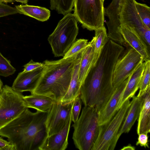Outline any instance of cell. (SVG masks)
I'll list each match as a JSON object with an SVG mask.
<instances>
[{"label":"cell","instance_id":"6da1fadb","mask_svg":"<svg viewBox=\"0 0 150 150\" xmlns=\"http://www.w3.org/2000/svg\"><path fill=\"white\" fill-rule=\"evenodd\" d=\"M124 50L109 39L81 86L80 97L84 106L94 107L98 112L105 106L115 89L112 84L114 69Z\"/></svg>","mask_w":150,"mask_h":150},{"label":"cell","instance_id":"7a4b0ae2","mask_svg":"<svg viewBox=\"0 0 150 150\" xmlns=\"http://www.w3.org/2000/svg\"><path fill=\"white\" fill-rule=\"evenodd\" d=\"M79 52L66 59L44 61L42 75L31 94L45 96L61 102L68 89Z\"/></svg>","mask_w":150,"mask_h":150},{"label":"cell","instance_id":"3957f363","mask_svg":"<svg viewBox=\"0 0 150 150\" xmlns=\"http://www.w3.org/2000/svg\"><path fill=\"white\" fill-rule=\"evenodd\" d=\"M135 0H112L106 8L104 14L109 20L106 23L108 28L109 38L124 45L125 42L120 31L121 25L134 28L136 30L150 48V29L144 23L137 11Z\"/></svg>","mask_w":150,"mask_h":150},{"label":"cell","instance_id":"277c9868","mask_svg":"<svg viewBox=\"0 0 150 150\" xmlns=\"http://www.w3.org/2000/svg\"><path fill=\"white\" fill-rule=\"evenodd\" d=\"M47 112H31L27 108L0 129V136L7 138L15 150H30L33 138L45 128Z\"/></svg>","mask_w":150,"mask_h":150},{"label":"cell","instance_id":"5b68a950","mask_svg":"<svg viewBox=\"0 0 150 150\" xmlns=\"http://www.w3.org/2000/svg\"><path fill=\"white\" fill-rule=\"evenodd\" d=\"M72 126V139L80 150H91L97 138L100 125L98 112L94 107L84 106L80 117Z\"/></svg>","mask_w":150,"mask_h":150},{"label":"cell","instance_id":"8992f818","mask_svg":"<svg viewBox=\"0 0 150 150\" xmlns=\"http://www.w3.org/2000/svg\"><path fill=\"white\" fill-rule=\"evenodd\" d=\"M77 21L71 12L64 15L48 40L55 57H64L76 40L79 33Z\"/></svg>","mask_w":150,"mask_h":150},{"label":"cell","instance_id":"52a82bcc","mask_svg":"<svg viewBox=\"0 0 150 150\" xmlns=\"http://www.w3.org/2000/svg\"><path fill=\"white\" fill-rule=\"evenodd\" d=\"M127 100L106 124L100 125L97 139L91 150H114L120 137L118 132L130 105Z\"/></svg>","mask_w":150,"mask_h":150},{"label":"cell","instance_id":"ba28073f","mask_svg":"<svg viewBox=\"0 0 150 150\" xmlns=\"http://www.w3.org/2000/svg\"><path fill=\"white\" fill-rule=\"evenodd\" d=\"M103 0H74V14L83 28L90 31L104 26Z\"/></svg>","mask_w":150,"mask_h":150},{"label":"cell","instance_id":"9c48e42d","mask_svg":"<svg viewBox=\"0 0 150 150\" xmlns=\"http://www.w3.org/2000/svg\"><path fill=\"white\" fill-rule=\"evenodd\" d=\"M21 93L7 85L3 86L0 96V129L27 108Z\"/></svg>","mask_w":150,"mask_h":150},{"label":"cell","instance_id":"30bf717a","mask_svg":"<svg viewBox=\"0 0 150 150\" xmlns=\"http://www.w3.org/2000/svg\"><path fill=\"white\" fill-rule=\"evenodd\" d=\"M140 54L131 47L124 51L118 58L113 73L112 84L115 88L130 76L144 62Z\"/></svg>","mask_w":150,"mask_h":150},{"label":"cell","instance_id":"8fae6325","mask_svg":"<svg viewBox=\"0 0 150 150\" xmlns=\"http://www.w3.org/2000/svg\"><path fill=\"white\" fill-rule=\"evenodd\" d=\"M73 102L64 104L55 102L53 103L45 122L46 137L58 132L65 127L71 115Z\"/></svg>","mask_w":150,"mask_h":150},{"label":"cell","instance_id":"7c38bea8","mask_svg":"<svg viewBox=\"0 0 150 150\" xmlns=\"http://www.w3.org/2000/svg\"><path fill=\"white\" fill-rule=\"evenodd\" d=\"M120 31L128 47H131L142 56L144 62L150 60V49L134 27L121 25Z\"/></svg>","mask_w":150,"mask_h":150},{"label":"cell","instance_id":"4fadbf2b","mask_svg":"<svg viewBox=\"0 0 150 150\" xmlns=\"http://www.w3.org/2000/svg\"><path fill=\"white\" fill-rule=\"evenodd\" d=\"M130 76L115 88L105 106L98 112L99 125H105L108 122L116 112L118 103Z\"/></svg>","mask_w":150,"mask_h":150},{"label":"cell","instance_id":"5bb4252c","mask_svg":"<svg viewBox=\"0 0 150 150\" xmlns=\"http://www.w3.org/2000/svg\"><path fill=\"white\" fill-rule=\"evenodd\" d=\"M43 69V66L31 71L20 72L14 80L12 88L18 92L29 91L31 93L38 84Z\"/></svg>","mask_w":150,"mask_h":150},{"label":"cell","instance_id":"9a60e30c","mask_svg":"<svg viewBox=\"0 0 150 150\" xmlns=\"http://www.w3.org/2000/svg\"><path fill=\"white\" fill-rule=\"evenodd\" d=\"M71 115L66 125L61 130L46 137L38 150H64L68 144V138L72 122Z\"/></svg>","mask_w":150,"mask_h":150},{"label":"cell","instance_id":"2e32d148","mask_svg":"<svg viewBox=\"0 0 150 150\" xmlns=\"http://www.w3.org/2000/svg\"><path fill=\"white\" fill-rule=\"evenodd\" d=\"M142 105L138 117L137 133L138 135L150 132V86L140 97Z\"/></svg>","mask_w":150,"mask_h":150},{"label":"cell","instance_id":"e0dca14e","mask_svg":"<svg viewBox=\"0 0 150 150\" xmlns=\"http://www.w3.org/2000/svg\"><path fill=\"white\" fill-rule=\"evenodd\" d=\"M145 62L141 64L130 76L121 98L118 103L117 110L127 99L133 97L139 88L140 83L145 67Z\"/></svg>","mask_w":150,"mask_h":150},{"label":"cell","instance_id":"ac0fdd59","mask_svg":"<svg viewBox=\"0 0 150 150\" xmlns=\"http://www.w3.org/2000/svg\"><path fill=\"white\" fill-rule=\"evenodd\" d=\"M83 50L78 55L68 89L61 102L63 104L71 103L80 96L81 84L79 80V73L82 53Z\"/></svg>","mask_w":150,"mask_h":150},{"label":"cell","instance_id":"d6986e66","mask_svg":"<svg viewBox=\"0 0 150 150\" xmlns=\"http://www.w3.org/2000/svg\"><path fill=\"white\" fill-rule=\"evenodd\" d=\"M94 40L93 37L82 53L79 73V80L81 85L90 69L96 63L94 58Z\"/></svg>","mask_w":150,"mask_h":150},{"label":"cell","instance_id":"ffe728a7","mask_svg":"<svg viewBox=\"0 0 150 150\" xmlns=\"http://www.w3.org/2000/svg\"><path fill=\"white\" fill-rule=\"evenodd\" d=\"M132 98L129 108L118 132L120 137L123 133L129 131L139 116L142 100L140 97L137 96H134Z\"/></svg>","mask_w":150,"mask_h":150},{"label":"cell","instance_id":"44dd1931","mask_svg":"<svg viewBox=\"0 0 150 150\" xmlns=\"http://www.w3.org/2000/svg\"><path fill=\"white\" fill-rule=\"evenodd\" d=\"M23 98L27 108L43 112H47L55 102L47 96L36 94L24 96Z\"/></svg>","mask_w":150,"mask_h":150},{"label":"cell","instance_id":"7402d4cb","mask_svg":"<svg viewBox=\"0 0 150 150\" xmlns=\"http://www.w3.org/2000/svg\"><path fill=\"white\" fill-rule=\"evenodd\" d=\"M15 8L18 11V13L42 22L47 21L50 16V11L42 7L26 4L16 6Z\"/></svg>","mask_w":150,"mask_h":150},{"label":"cell","instance_id":"603a6c76","mask_svg":"<svg viewBox=\"0 0 150 150\" xmlns=\"http://www.w3.org/2000/svg\"><path fill=\"white\" fill-rule=\"evenodd\" d=\"M94 40V60L98 59L103 49L109 40L104 26L95 30Z\"/></svg>","mask_w":150,"mask_h":150},{"label":"cell","instance_id":"cb8c5ba5","mask_svg":"<svg viewBox=\"0 0 150 150\" xmlns=\"http://www.w3.org/2000/svg\"><path fill=\"white\" fill-rule=\"evenodd\" d=\"M74 0H50V8L64 16L70 13L74 6Z\"/></svg>","mask_w":150,"mask_h":150},{"label":"cell","instance_id":"d4e9b609","mask_svg":"<svg viewBox=\"0 0 150 150\" xmlns=\"http://www.w3.org/2000/svg\"><path fill=\"white\" fill-rule=\"evenodd\" d=\"M145 62V67L141 78L139 91L137 96L141 97L150 86V60Z\"/></svg>","mask_w":150,"mask_h":150},{"label":"cell","instance_id":"484cf974","mask_svg":"<svg viewBox=\"0 0 150 150\" xmlns=\"http://www.w3.org/2000/svg\"><path fill=\"white\" fill-rule=\"evenodd\" d=\"M137 12L142 21L146 26L150 29V8L145 4L135 2Z\"/></svg>","mask_w":150,"mask_h":150},{"label":"cell","instance_id":"4316f807","mask_svg":"<svg viewBox=\"0 0 150 150\" xmlns=\"http://www.w3.org/2000/svg\"><path fill=\"white\" fill-rule=\"evenodd\" d=\"M88 43V40L86 39H80L75 41L63 58H67L80 52L86 47Z\"/></svg>","mask_w":150,"mask_h":150},{"label":"cell","instance_id":"83f0119b","mask_svg":"<svg viewBox=\"0 0 150 150\" xmlns=\"http://www.w3.org/2000/svg\"><path fill=\"white\" fill-rule=\"evenodd\" d=\"M16 69L10 62L5 58L0 52V76L7 77L15 73Z\"/></svg>","mask_w":150,"mask_h":150},{"label":"cell","instance_id":"f1b7e54d","mask_svg":"<svg viewBox=\"0 0 150 150\" xmlns=\"http://www.w3.org/2000/svg\"><path fill=\"white\" fill-rule=\"evenodd\" d=\"M46 136L45 127L38 132L33 138L30 150H38L39 147Z\"/></svg>","mask_w":150,"mask_h":150},{"label":"cell","instance_id":"f546056e","mask_svg":"<svg viewBox=\"0 0 150 150\" xmlns=\"http://www.w3.org/2000/svg\"><path fill=\"white\" fill-rule=\"evenodd\" d=\"M81 108V99L80 96L74 100L71 113V121L74 123L78 120Z\"/></svg>","mask_w":150,"mask_h":150},{"label":"cell","instance_id":"4dcf8cb0","mask_svg":"<svg viewBox=\"0 0 150 150\" xmlns=\"http://www.w3.org/2000/svg\"><path fill=\"white\" fill-rule=\"evenodd\" d=\"M18 13L16 8L0 2V17Z\"/></svg>","mask_w":150,"mask_h":150},{"label":"cell","instance_id":"1f68e13d","mask_svg":"<svg viewBox=\"0 0 150 150\" xmlns=\"http://www.w3.org/2000/svg\"><path fill=\"white\" fill-rule=\"evenodd\" d=\"M44 66V63L33 61L32 59L28 63L24 65L23 71L24 72L31 71L39 68L42 67Z\"/></svg>","mask_w":150,"mask_h":150},{"label":"cell","instance_id":"d6a6232c","mask_svg":"<svg viewBox=\"0 0 150 150\" xmlns=\"http://www.w3.org/2000/svg\"><path fill=\"white\" fill-rule=\"evenodd\" d=\"M138 140L136 143V145H139L145 148H149L148 144V137L147 134L142 133L138 135Z\"/></svg>","mask_w":150,"mask_h":150},{"label":"cell","instance_id":"836d02e7","mask_svg":"<svg viewBox=\"0 0 150 150\" xmlns=\"http://www.w3.org/2000/svg\"><path fill=\"white\" fill-rule=\"evenodd\" d=\"M0 150H15L14 146L8 141L0 137Z\"/></svg>","mask_w":150,"mask_h":150},{"label":"cell","instance_id":"e575fe53","mask_svg":"<svg viewBox=\"0 0 150 150\" xmlns=\"http://www.w3.org/2000/svg\"><path fill=\"white\" fill-rule=\"evenodd\" d=\"M121 150H135V147L132 146L131 144L123 147L121 149Z\"/></svg>","mask_w":150,"mask_h":150},{"label":"cell","instance_id":"d590c367","mask_svg":"<svg viewBox=\"0 0 150 150\" xmlns=\"http://www.w3.org/2000/svg\"><path fill=\"white\" fill-rule=\"evenodd\" d=\"M13 2L16 1L19 2L21 3L22 4H26L28 2V0H11Z\"/></svg>","mask_w":150,"mask_h":150},{"label":"cell","instance_id":"8d00e7d4","mask_svg":"<svg viewBox=\"0 0 150 150\" xmlns=\"http://www.w3.org/2000/svg\"><path fill=\"white\" fill-rule=\"evenodd\" d=\"M3 87V83L0 78V93H1Z\"/></svg>","mask_w":150,"mask_h":150},{"label":"cell","instance_id":"74e56055","mask_svg":"<svg viewBox=\"0 0 150 150\" xmlns=\"http://www.w3.org/2000/svg\"><path fill=\"white\" fill-rule=\"evenodd\" d=\"M3 1V0H0V2H2Z\"/></svg>","mask_w":150,"mask_h":150},{"label":"cell","instance_id":"f35d334b","mask_svg":"<svg viewBox=\"0 0 150 150\" xmlns=\"http://www.w3.org/2000/svg\"><path fill=\"white\" fill-rule=\"evenodd\" d=\"M0 95H1V93H0Z\"/></svg>","mask_w":150,"mask_h":150}]
</instances>
